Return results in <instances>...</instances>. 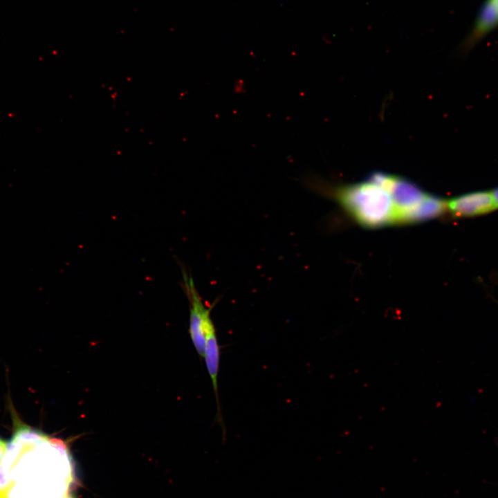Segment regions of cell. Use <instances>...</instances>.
<instances>
[{
	"label": "cell",
	"mask_w": 498,
	"mask_h": 498,
	"mask_svg": "<svg viewBox=\"0 0 498 498\" xmlns=\"http://www.w3.org/2000/svg\"><path fill=\"white\" fill-rule=\"evenodd\" d=\"M447 210L446 201L433 195L426 196L414 206L397 212V223H416L436 218Z\"/></svg>",
	"instance_id": "cell-7"
},
{
	"label": "cell",
	"mask_w": 498,
	"mask_h": 498,
	"mask_svg": "<svg viewBox=\"0 0 498 498\" xmlns=\"http://www.w3.org/2000/svg\"><path fill=\"white\" fill-rule=\"evenodd\" d=\"M498 1V0H497Z\"/></svg>",
	"instance_id": "cell-11"
},
{
	"label": "cell",
	"mask_w": 498,
	"mask_h": 498,
	"mask_svg": "<svg viewBox=\"0 0 498 498\" xmlns=\"http://www.w3.org/2000/svg\"><path fill=\"white\" fill-rule=\"evenodd\" d=\"M334 195L363 226L378 228L397 223V210L390 195L369 180L337 188Z\"/></svg>",
	"instance_id": "cell-2"
},
{
	"label": "cell",
	"mask_w": 498,
	"mask_h": 498,
	"mask_svg": "<svg viewBox=\"0 0 498 498\" xmlns=\"http://www.w3.org/2000/svg\"><path fill=\"white\" fill-rule=\"evenodd\" d=\"M183 284L190 302L189 333L194 348L203 358L205 347V324L210 316L211 307H207L199 293L192 276L183 270Z\"/></svg>",
	"instance_id": "cell-3"
},
{
	"label": "cell",
	"mask_w": 498,
	"mask_h": 498,
	"mask_svg": "<svg viewBox=\"0 0 498 498\" xmlns=\"http://www.w3.org/2000/svg\"><path fill=\"white\" fill-rule=\"evenodd\" d=\"M205 347L203 358L206 368L210 377L217 405V416L221 422L220 405L218 391V374L220 360V347L218 342L215 326L211 315L209 316L205 325Z\"/></svg>",
	"instance_id": "cell-6"
},
{
	"label": "cell",
	"mask_w": 498,
	"mask_h": 498,
	"mask_svg": "<svg viewBox=\"0 0 498 498\" xmlns=\"http://www.w3.org/2000/svg\"><path fill=\"white\" fill-rule=\"evenodd\" d=\"M68 463L60 440L17 425L0 462V498H58L55 472Z\"/></svg>",
	"instance_id": "cell-1"
},
{
	"label": "cell",
	"mask_w": 498,
	"mask_h": 498,
	"mask_svg": "<svg viewBox=\"0 0 498 498\" xmlns=\"http://www.w3.org/2000/svg\"><path fill=\"white\" fill-rule=\"evenodd\" d=\"M490 192L498 209V188L495 189Z\"/></svg>",
	"instance_id": "cell-10"
},
{
	"label": "cell",
	"mask_w": 498,
	"mask_h": 498,
	"mask_svg": "<svg viewBox=\"0 0 498 498\" xmlns=\"http://www.w3.org/2000/svg\"><path fill=\"white\" fill-rule=\"evenodd\" d=\"M447 210L459 217L486 214L497 209L491 192L465 194L448 201Z\"/></svg>",
	"instance_id": "cell-5"
},
{
	"label": "cell",
	"mask_w": 498,
	"mask_h": 498,
	"mask_svg": "<svg viewBox=\"0 0 498 498\" xmlns=\"http://www.w3.org/2000/svg\"><path fill=\"white\" fill-rule=\"evenodd\" d=\"M498 27V1L486 0L476 18L467 45L470 46Z\"/></svg>",
	"instance_id": "cell-8"
},
{
	"label": "cell",
	"mask_w": 498,
	"mask_h": 498,
	"mask_svg": "<svg viewBox=\"0 0 498 498\" xmlns=\"http://www.w3.org/2000/svg\"><path fill=\"white\" fill-rule=\"evenodd\" d=\"M7 443L8 442L0 438V462L6 451Z\"/></svg>",
	"instance_id": "cell-9"
},
{
	"label": "cell",
	"mask_w": 498,
	"mask_h": 498,
	"mask_svg": "<svg viewBox=\"0 0 498 498\" xmlns=\"http://www.w3.org/2000/svg\"><path fill=\"white\" fill-rule=\"evenodd\" d=\"M369 180L379 185L389 193L397 212L414 206L427 194L414 183L403 178L375 173Z\"/></svg>",
	"instance_id": "cell-4"
}]
</instances>
